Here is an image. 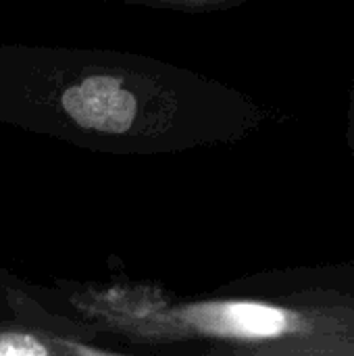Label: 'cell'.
Segmentation results:
<instances>
[{"instance_id": "6da1fadb", "label": "cell", "mask_w": 354, "mask_h": 356, "mask_svg": "<svg viewBox=\"0 0 354 356\" xmlns=\"http://www.w3.org/2000/svg\"><path fill=\"white\" fill-rule=\"evenodd\" d=\"M58 294L77 319L146 350L204 355L354 356V294L294 290L179 298L156 282H67Z\"/></svg>"}, {"instance_id": "7a4b0ae2", "label": "cell", "mask_w": 354, "mask_h": 356, "mask_svg": "<svg viewBox=\"0 0 354 356\" xmlns=\"http://www.w3.org/2000/svg\"><path fill=\"white\" fill-rule=\"evenodd\" d=\"M102 336L75 323H63L42 311L0 321V356H113Z\"/></svg>"}, {"instance_id": "3957f363", "label": "cell", "mask_w": 354, "mask_h": 356, "mask_svg": "<svg viewBox=\"0 0 354 356\" xmlns=\"http://www.w3.org/2000/svg\"><path fill=\"white\" fill-rule=\"evenodd\" d=\"M104 2H119L129 6H146L156 10H173V13H221L242 6L246 0H104Z\"/></svg>"}, {"instance_id": "277c9868", "label": "cell", "mask_w": 354, "mask_h": 356, "mask_svg": "<svg viewBox=\"0 0 354 356\" xmlns=\"http://www.w3.org/2000/svg\"><path fill=\"white\" fill-rule=\"evenodd\" d=\"M346 140H348V148L353 152L354 159V75L351 81V90H348V108H346Z\"/></svg>"}]
</instances>
